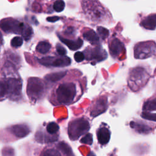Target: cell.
Here are the masks:
<instances>
[{
    "label": "cell",
    "instance_id": "obj_12",
    "mask_svg": "<svg viewBox=\"0 0 156 156\" xmlns=\"http://www.w3.org/2000/svg\"><path fill=\"white\" fill-rule=\"evenodd\" d=\"M109 52L114 58H119L125 51L124 43L117 37L112 38L108 42Z\"/></svg>",
    "mask_w": 156,
    "mask_h": 156
},
{
    "label": "cell",
    "instance_id": "obj_19",
    "mask_svg": "<svg viewBox=\"0 0 156 156\" xmlns=\"http://www.w3.org/2000/svg\"><path fill=\"white\" fill-rule=\"evenodd\" d=\"M59 126L55 122H49L44 126V130L50 135L58 137V132H59Z\"/></svg>",
    "mask_w": 156,
    "mask_h": 156
},
{
    "label": "cell",
    "instance_id": "obj_5",
    "mask_svg": "<svg viewBox=\"0 0 156 156\" xmlns=\"http://www.w3.org/2000/svg\"><path fill=\"white\" fill-rule=\"evenodd\" d=\"M20 57L16 53L7 50L0 56V76L18 75L20 67Z\"/></svg>",
    "mask_w": 156,
    "mask_h": 156
},
{
    "label": "cell",
    "instance_id": "obj_15",
    "mask_svg": "<svg viewBox=\"0 0 156 156\" xmlns=\"http://www.w3.org/2000/svg\"><path fill=\"white\" fill-rule=\"evenodd\" d=\"M96 135L98 143L101 146H104L110 141L111 132L109 129L106 126V124L102 123L97 130Z\"/></svg>",
    "mask_w": 156,
    "mask_h": 156
},
{
    "label": "cell",
    "instance_id": "obj_26",
    "mask_svg": "<svg viewBox=\"0 0 156 156\" xmlns=\"http://www.w3.org/2000/svg\"><path fill=\"white\" fill-rule=\"evenodd\" d=\"M80 141L81 143L88 144L91 145L93 143L92 135L90 133H86L85 134H84V136L81 138Z\"/></svg>",
    "mask_w": 156,
    "mask_h": 156
},
{
    "label": "cell",
    "instance_id": "obj_6",
    "mask_svg": "<svg viewBox=\"0 0 156 156\" xmlns=\"http://www.w3.org/2000/svg\"><path fill=\"white\" fill-rule=\"evenodd\" d=\"M47 91L46 83L38 77H29L27 79L26 93L31 102L36 103L43 99Z\"/></svg>",
    "mask_w": 156,
    "mask_h": 156
},
{
    "label": "cell",
    "instance_id": "obj_23",
    "mask_svg": "<svg viewBox=\"0 0 156 156\" xmlns=\"http://www.w3.org/2000/svg\"><path fill=\"white\" fill-rule=\"evenodd\" d=\"M63 33V35L62 37H74L76 35V29L73 26H68L64 29Z\"/></svg>",
    "mask_w": 156,
    "mask_h": 156
},
{
    "label": "cell",
    "instance_id": "obj_4",
    "mask_svg": "<svg viewBox=\"0 0 156 156\" xmlns=\"http://www.w3.org/2000/svg\"><path fill=\"white\" fill-rule=\"evenodd\" d=\"M0 29L6 34L20 35L26 41L30 40L33 35V30L30 26L12 18H7L1 20Z\"/></svg>",
    "mask_w": 156,
    "mask_h": 156
},
{
    "label": "cell",
    "instance_id": "obj_7",
    "mask_svg": "<svg viewBox=\"0 0 156 156\" xmlns=\"http://www.w3.org/2000/svg\"><path fill=\"white\" fill-rule=\"evenodd\" d=\"M150 73L143 66H137L131 69L128 77V86L133 91H138L148 82Z\"/></svg>",
    "mask_w": 156,
    "mask_h": 156
},
{
    "label": "cell",
    "instance_id": "obj_20",
    "mask_svg": "<svg viewBox=\"0 0 156 156\" xmlns=\"http://www.w3.org/2000/svg\"><path fill=\"white\" fill-rule=\"evenodd\" d=\"M141 25L146 29L154 30L155 28V15L153 14L147 16L141 21Z\"/></svg>",
    "mask_w": 156,
    "mask_h": 156
},
{
    "label": "cell",
    "instance_id": "obj_1",
    "mask_svg": "<svg viewBox=\"0 0 156 156\" xmlns=\"http://www.w3.org/2000/svg\"><path fill=\"white\" fill-rule=\"evenodd\" d=\"M83 92V87L79 80L64 79L54 87L49 96V101L54 105H70L77 101Z\"/></svg>",
    "mask_w": 156,
    "mask_h": 156
},
{
    "label": "cell",
    "instance_id": "obj_2",
    "mask_svg": "<svg viewBox=\"0 0 156 156\" xmlns=\"http://www.w3.org/2000/svg\"><path fill=\"white\" fill-rule=\"evenodd\" d=\"M85 18L94 24H107L112 21V15L98 0H81Z\"/></svg>",
    "mask_w": 156,
    "mask_h": 156
},
{
    "label": "cell",
    "instance_id": "obj_18",
    "mask_svg": "<svg viewBox=\"0 0 156 156\" xmlns=\"http://www.w3.org/2000/svg\"><path fill=\"white\" fill-rule=\"evenodd\" d=\"M51 44L46 40L40 41L38 43L35 47V51L40 54H46L51 49Z\"/></svg>",
    "mask_w": 156,
    "mask_h": 156
},
{
    "label": "cell",
    "instance_id": "obj_21",
    "mask_svg": "<svg viewBox=\"0 0 156 156\" xmlns=\"http://www.w3.org/2000/svg\"><path fill=\"white\" fill-rule=\"evenodd\" d=\"M130 125L131 127L135 129L138 132H140V133H147L148 132H150L151 130V129L149 126L144 124L143 122H140V121L139 122L131 121Z\"/></svg>",
    "mask_w": 156,
    "mask_h": 156
},
{
    "label": "cell",
    "instance_id": "obj_16",
    "mask_svg": "<svg viewBox=\"0 0 156 156\" xmlns=\"http://www.w3.org/2000/svg\"><path fill=\"white\" fill-rule=\"evenodd\" d=\"M57 35L60 40L65 45H66L69 48V49L72 51H76L80 48L83 45V40L80 38H77L76 39H70L65 38L60 34H58Z\"/></svg>",
    "mask_w": 156,
    "mask_h": 156
},
{
    "label": "cell",
    "instance_id": "obj_13",
    "mask_svg": "<svg viewBox=\"0 0 156 156\" xmlns=\"http://www.w3.org/2000/svg\"><path fill=\"white\" fill-rule=\"evenodd\" d=\"M107 100L105 98H99L93 102L90 108V115L93 118L105 112L107 109Z\"/></svg>",
    "mask_w": 156,
    "mask_h": 156
},
{
    "label": "cell",
    "instance_id": "obj_22",
    "mask_svg": "<svg viewBox=\"0 0 156 156\" xmlns=\"http://www.w3.org/2000/svg\"><path fill=\"white\" fill-rule=\"evenodd\" d=\"M23 38L20 36H16L13 37L10 41L11 47L15 49L21 47L23 43Z\"/></svg>",
    "mask_w": 156,
    "mask_h": 156
},
{
    "label": "cell",
    "instance_id": "obj_24",
    "mask_svg": "<svg viewBox=\"0 0 156 156\" xmlns=\"http://www.w3.org/2000/svg\"><path fill=\"white\" fill-rule=\"evenodd\" d=\"M97 34L101 39L105 40L109 35V31L104 27L98 26L97 27Z\"/></svg>",
    "mask_w": 156,
    "mask_h": 156
},
{
    "label": "cell",
    "instance_id": "obj_11",
    "mask_svg": "<svg viewBox=\"0 0 156 156\" xmlns=\"http://www.w3.org/2000/svg\"><path fill=\"white\" fill-rule=\"evenodd\" d=\"M40 64L46 67H64L70 65L71 59L66 55H54L44 56L41 58H38Z\"/></svg>",
    "mask_w": 156,
    "mask_h": 156
},
{
    "label": "cell",
    "instance_id": "obj_28",
    "mask_svg": "<svg viewBox=\"0 0 156 156\" xmlns=\"http://www.w3.org/2000/svg\"><path fill=\"white\" fill-rule=\"evenodd\" d=\"M74 58L75 61L77 63H80L85 59L84 54H83V52H81V51L76 52L74 55Z\"/></svg>",
    "mask_w": 156,
    "mask_h": 156
},
{
    "label": "cell",
    "instance_id": "obj_14",
    "mask_svg": "<svg viewBox=\"0 0 156 156\" xmlns=\"http://www.w3.org/2000/svg\"><path fill=\"white\" fill-rule=\"evenodd\" d=\"M155 107H156V102H155V98H153V99H149L143 105V113L141 114V116L143 118L149 119V120H153L152 117L155 118V113H152L155 112Z\"/></svg>",
    "mask_w": 156,
    "mask_h": 156
},
{
    "label": "cell",
    "instance_id": "obj_3",
    "mask_svg": "<svg viewBox=\"0 0 156 156\" xmlns=\"http://www.w3.org/2000/svg\"><path fill=\"white\" fill-rule=\"evenodd\" d=\"M23 81L19 76H0V102L7 99L18 101L22 98Z\"/></svg>",
    "mask_w": 156,
    "mask_h": 156
},
{
    "label": "cell",
    "instance_id": "obj_29",
    "mask_svg": "<svg viewBox=\"0 0 156 156\" xmlns=\"http://www.w3.org/2000/svg\"><path fill=\"white\" fill-rule=\"evenodd\" d=\"M4 44V38H3V35L2 33L1 32V30H0V51L1 49L2 46Z\"/></svg>",
    "mask_w": 156,
    "mask_h": 156
},
{
    "label": "cell",
    "instance_id": "obj_17",
    "mask_svg": "<svg viewBox=\"0 0 156 156\" xmlns=\"http://www.w3.org/2000/svg\"><path fill=\"white\" fill-rule=\"evenodd\" d=\"M83 38L93 45L100 44V37L98 34L92 29H88L82 32Z\"/></svg>",
    "mask_w": 156,
    "mask_h": 156
},
{
    "label": "cell",
    "instance_id": "obj_9",
    "mask_svg": "<svg viewBox=\"0 0 156 156\" xmlns=\"http://www.w3.org/2000/svg\"><path fill=\"white\" fill-rule=\"evenodd\" d=\"M85 59L87 61L98 63L106 59L107 54L101 44L89 46L83 51Z\"/></svg>",
    "mask_w": 156,
    "mask_h": 156
},
{
    "label": "cell",
    "instance_id": "obj_25",
    "mask_svg": "<svg viewBox=\"0 0 156 156\" xmlns=\"http://www.w3.org/2000/svg\"><path fill=\"white\" fill-rule=\"evenodd\" d=\"M65 6V4L63 0H57L53 4L54 10L57 12H61L63 11Z\"/></svg>",
    "mask_w": 156,
    "mask_h": 156
},
{
    "label": "cell",
    "instance_id": "obj_8",
    "mask_svg": "<svg viewBox=\"0 0 156 156\" xmlns=\"http://www.w3.org/2000/svg\"><path fill=\"white\" fill-rule=\"evenodd\" d=\"M90 129L88 120L85 117L77 118L71 120L68 126V135L71 140H77Z\"/></svg>",
    "mask_w": 156,
    "mask_h": 156
},
{
    "label": "cell",
    "instance_id": "obj_10",
    "mask_svg": "<svg viewBox=\"0 0 156 156\" xmlns=\"http://www.w3.org/2000/svg\"><path fill=\"white\" fill-rule=\"evenodd\" d=\"M134 57L136 59H145L155 53V44L154 41H143L134 46Z\"/></svg>",
    "mask_w": 156,
    "mask_h": 156
},
{
    "label": "cell",
    "instance_id": "obj_27",
    "mask_svg": "<svg viewBox=\"0 0 156 156\" xmlns=\"http://www.w3.org/2000/svg\"><path fill=\"white\" fill-rule=\"evenodd\" d=\"M55 49H56L57 54L59 55H62V56L65 55L67 53V51L65 49V48L62 44H60L59 43H57L56 44Z\"/></svg>",
    "mask_w": 156,
    "mask_h": 156
}]
</instances>
